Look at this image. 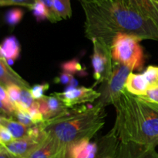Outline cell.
Segmentation results:
<instances>
[{"label": "cell", "instance_id": "4316f807", "mask_svg": "<svg viewBox=\"0 0 158 158\" xmlns=\"http://www.w3.org/2000/svg\"><path fill=\"white\" fill-rule=\"evenodd\" d=\"M49 88L48 83H42L35 85L30 89V93L35 100H39L44 96V93Z\"/></svg>", "mask_w": 158, "mask_h": 158}, {"label": "cell", "instance_id": "44dd1931", "mask_svg": "<svg viewBox=\"0 0 158 158\" xmlns=\"http://www.w3.org/2000/svg\"><path fill=\"white\" fill-rule=\"evenodd\" d=\"M23 15H24V12L21 9L14 8V9H9L5 14V22L9 26H15L21 22Z\"/></svg>", "mask_w": 158, "mask_h": 158}, {"label": "cell", "instance_id": "7402d4cb", "mask_svg": "<svg viewBox=\"0 0 158 158\" xmlns=\"http://www.w3.org/2000/svg\"><path fill=\"white\" fill-rule=\"evenodd\" d=\"M37 22H41L45 20H49V14L46 6L40 0H37L30 9Z\"/></svg>", "mask_w": 158, "mask_h": 158}, {"label": "cell", "instance_id": "d6a6232c", "mask_svg": "<svg viewBox=\"0 0 158 158\" xmlns=\"http://www.w3.org/2000/svg\"><path fill=\"white\" fill-rule=\"evenodd\" d=\"M139 97L144 99V100L158 104V88H157V89L148 90L145 95L139 96Z\"/></svg>", "mask_w": 158, "mask_h": 158}, {"label": "cell", "instance_id": "ba28073f", "mask_svg": "<svg viewBox=\"0 0 158 158\" xmlns=\"http://www.w3.org/2000/svg\"><path fill=\"white\" fill-rule=\"evenodd\" d=\"M25 158H68V146L47 133L41 144Z\"/></svg>", "mask_w": 158, "mask_h": 158}, {"label": "cell", "instance_id": "2e32d148", "mask_svg": "<svg viewBox=\"0 0 158 158\" xmlns=\"http://www.w3.org/2000/svg\"><path fill=\"white\" fill-rule=\"evenodd\" d=\"M0 109L1 116L12 118L17 108L9 99L7 90L2 85H0Z\"/></svg>", "mask_w": 158, "mask_h": 158}, {"label": "cell", "instance_id": "8d00e7d4", "mask_svg": "<svg viewBox=\"0 0 158 158\" xmlns=\"http://www.w3.org/2000/svg\"><path fill=\"white\" fill-rule=\"evenodd\" d=\"M80 2H101L103 0H80Z\"/></svg>", "mask_w": 158, "mask_h": 158}, {"label": "cell", "instance_id": "f1b7e54d", "mask_svg": "<svg viewBox=\"0 0 158 158\" xmlns=\"http://www.w3.org/2000/svg\"><path fill=\"white\" fill-rule=\"evenodd\" d=\"M40 2L43 3L46 6V9H47L48 12L49 14V21L51 23H56V22L60 21V18L57 15L56 13L55 9H54L53 6V0H40Z\"/></svg>", "mask_w": 158, "mask_h": 158}, {"label": "cell", "instance_id": "3957f363", "mask_svg": "<svg viewBox=\"0 0 158 158\" xmlns=\"http://www.w3.org/2000/svg\"><path fill=\"white\" fill-rule=\"evenodd\" d=\"M106 116L105 106L98 102L94 106H76L40 124L48 134L69 146L82 139H92L104 125Z\"/></svg>", "mask_w": 158, "mask_h": 158}, {"label": "cell", "instance_id": "4dcf8cb0", "mask_svg": "<svg viewBox=\"0 0 158 158\" xmlns=\"http://www.w3.org/2000/svg\"><path fill=\"white\" fill-rule=\"evenodd\" d=\"M73 77H74L73 74L63 71V72L61 73L58 77L54 78L53 81L54 83L56 84H60V85H68V86H69V84H70L71 80H72Z\"/></svg>", "mask_w": 158, "mask_h": 158}, {"label": "cell", "instance_id": "7c38bea8", "mask_svg": "<svg viewBox=\"0 0 158 158\" xmlns=\"http://www.w3.org/2000/svg\"><path fill=\"white\" fill-rule=\"evenodd\" d=\"M21 51L20 43L14 36H9L3 40L0 46L1 57L6 60L9 64L13 63L19 58Z\"/></svg>", "mask_w": 158, "mask_h": 158}, {"label": "cell", "instance_id": "52a82bcc", "mask_svg": "<svg viewBox=\"0 0 158 158\" xmlns=\"http://www.w3.org/2000/svg\"><path fill=\"white\" fill-rule=\"evenodd\" d=\"M52 94L60 99L67 108H73L82 104L94 102L100 99L101 94L93 88L81 86L80 88H68L63 92H54Z\"/></svg>", "mask_w": 158, "mask_h": 158}, {"label": "cell", "instance_id": "9c48e42d", "mask_svg": "<svg viewBox=\"0 0 158 158\" xmlns=\"http://www.w3.org/2000/svg\"><path fill=\"white\" fill-rule=\"evenodd\" d=\"M41 143L30 136H26L23 138L14 139L12 142L2 146L12 154L20 158H25L35 150Z\"/></svg>", "mask_w": 158, "mask_h": 158}, {"label": "cell", "instance_id": "cb8c5ba5", "mask_svg": "<svg viewBox=\"0 0 158 158\" xmlns=\"http://www.w3.org/2000/svg\"><path fill=\"white\" fill-rule=\"evenodd\" d=\"M28 113L29 114L31 119H32V122L34 124H40L41 122H44L45 119L43 117V114H42L41 111L40 109V106H39V102L37 100L34 101L33 104L31 105L30 108L28 109Z\"/></svg>", "mask_w": 158, "mask_h": 158}, {"label": "cell", "instance_id": "836d02e7", "mask_svg": "<svg viewBox=\"0 0 158 158\" xmlns=\"http://www.w3.org/2000/svg\"><path fill=\"white\" fill-rule=\"evenodd\" d=\"M107 156H112L110 151L104 144L100 143V145H98V153L97 158H106Z\"/></svg>", "mask_w": 158, "mask_h": 158}, {"label": "cell", "instance_id": "d4e9b609", "mask_svg": "<svg viewBox=\"0 0 158 158\" xmlns=\"http://www.w3.org/2000/svg\"><path fill=\"white\" fill-rule=\"evenodd\" d=\"M12 118L27 127H30L32 125H35L32 122V119H31L29 114L28 113L27 111H23V110L17 108Z\"/></svg>", "mask_w": 158, "mask_h": 158}, {"label": "cell", "instance_id": "7a4b0ae2", "mask_svg": "<svg viewBox=\"0 0 158 158\" xmlns=\"http://www.w3.org/2000/svg\"><path fill=\"white\" fill-rule=\"evenodd\" d=\"M114 106L117 116L110 133L119 144L155 149L158 144V104L124 88Z\"/></svg>", "mask_w": 158, "mask_h": 158}, {"label": "cell", "instance_id": "277c9868", "mask_svg": "<svg viewBox=\"0 0 158 158\" xmlns=\"http://www.w3.org/2000/svg\"><path fill=\"white\" fill-rule=\"evenodd\" d=\"M140 41L137 37L128 34H118L111 44L114 61L123 64L133 71H141L144 64V55Z\"/></svg>", "mask_w": 158, "mask_h": 158}, {"label": "cell", "instance_id": "30bf717a", "mask_svg": "<svg viewBox=\"0 0 158 158\" xmlns=\"http://www.w3.org/2000/svg\"><path fill=\"white\" fill-rule=\"evenodd\" d=\"M15 85L23 89H31V86L25 79L15 72L5 59L0 57V85L4 87Z\"/></svg>", "mask_w": 158, "mask_h": 158}, {"label": "cell", "instance_id": "603a6c76", "mask_svg": "<svg viewBox=\"0 0 158 158\" xmlns=\"http://www.w3.org/2000/svg\"><path fill=\"white\" fill-rule=\"evenodd\" d=\"M35 99L30 93V90L22 89L21 95H20L19 102L16 105V108L23 111H28L31 105L33 104Z\"/></svg>", "mask_w": 158, "mask_h": 158}, {"label": "cell", "instance_id": "83f0119b", "mask_svg": "<svg viewBox=\"0 0 158 158\" xmlns=\"http://www.w3.org/2000/svg\"><path fill=\"white\" fill-rule=\"evenodd\" d=\"M5 88L7 90L8 95H9V98L11 100V102L16 106L17 103L19 102V99L20 98V95H21V91L23 88H21L19 86L15 85H9V86L5 87Z\"/></svg>", "mask_w": 158, "mask_h": 158}, {"label": "cell", "instance_id": "ffe728a7", "mask_svg": "<svg viewBox=\"0 0 158 158\" xmlns=\"http://www.w3.org/2000/svg\"><path fill=\"white\" fill-rule=\"evenodd\" d=\"M143 76L148 84L149 90L158 88V67L150 65L143 72Z\"/></svg>", "mask_w": 158, "mask_h": 158}, {"label": "cell", "instance_id": "e575fe53", "mask_svg": "<svg viewBox=\"0 0 158 158\" xmlns=\"http://www.w3.org/2000/svg\"><path fill=\"white\" fill-rule=\"evenodd\" d=\"M0 158H20L15 155L12 154L10 152L8 151L5 147L1 145L0 147Z\"/></svg>", "mask_w": 158, "mask_h": 158}, {"label": "cell", "instance_id": "e0dca14e", "mask_svg": "<svg viewBox=\"0 0 158 158\" xmlns=\"http://www.w3.org/2000/svg\"><path fill=\"white\" fill-rule=\"evenodd\" d=\"M43 98L46 100V105H47L48 109L50 114V119L60 116L62 113L68 110V108L65 105V104L56 96L51 94L50 96L44 95Z\"/></svg>", "mask_w": 158, "mask_h": 158}, {"label": "cell", "instance_id": "d590c367", "mask_svg": "<svg viewBox=\"0 0 158 158\" xmlns=\"http://www.w3.org/2000/svg\"><path fill=\"white\" fill-rule=\"evenodd\" d=\"M69 86L72 87V88H77V86H78V81H77V79H75L73 77V78L71 80L70 84H69Z\"/></svg>", "mask_w": 158, "mask_h": 158}, {"label": "cell", "instance_id": "8fae6325", "mask_svg": "<svg viewBox=\"0 0 158 158\" xmlns=\"http://www.w3.org/2000/svg\"><path fill=\"white\" fill-rule=\"evenodd\" d=\"M84 139L68 146V158H97L98 144Z\"/></svg>", "mask_w": 158, "mask_h": 158}, {"label": "cell", "instance_id": "6da1fadb", "mask_svg": "<svg viewBox=\"0 0 158 158\" xmlns=\"http://www.w3.org/2000/svg\"><path fill=\"white\" fill-rule=\"evenodd\" d=\"M85 14V35L91 41L100 40L111 46L118 34L139 40L158 41V25L140 14L125 0L80 2Z\"/></svg>", "mask_w": 158, "mask_h": 158}, {"label": "cell", "instance_id": "f35d334b", "mask_svg": "<svg viewBox=\"0 0 158 158\" xmlns=\"http://www.w3.org/2000/svg\"><path fill=\"white\" fill-rule=\"evenodd\" d=\"M155 1H156V2H158V0H155Z\"/></svg>", "mask_w": 158, "mask_h": 158}, {"label": "cell", "instance_id": "9a60e30c", "mask_svg": "<svg viewBox=\"0 0 158 158\" xmlns=\"http://www.w3.org/2000/svg\"><path fill=\"white\" fill-rule=\"evenodd\" d=\"M0 125H2L9 130L14 137V139H20L27 136L28 129L23 124L10 117L0 116Z\"/></svg>", "mask_w": 158, "mask_h": 158}, {"label": "cell", "instance_id": "74e56055", "mask_svg": "<svg viewBox=\"0 0 158 158\" xmlns=\"http://www.w3.org/2000/svg\"><path fill=\"white\" fill-rule=\"evenodd\" d=\"M106 158H114V157H112V156H107Z\"/></svg>", "mask_w": 158, "mask_h": 158}, {"label": "cell", "instance_id": "f546056e", "mask_svg": "<svg viewBox=\"0 0 158 158\" xmlns=\"http://www.w3.org/2000/svg\"><path fill=\"white\" fill-rule=\"evenodd\" d=\"M14 137L10 132L2 125H0V143L5 145L14 140Z\"/></svg>", "mask_w": 158, "mask_h": 158}, {"label": "cell", "instance_id": "484cf974", "mask_svg": "<svg viewBox=\"0 0 158 158\" xmlns=\"http://www.w3.org/2000/svg\"><path fill=\"white\" fill-rule=\"evenodd\" d=\"M37 0H0V6H19L31 9Z\"/></svg>", "mask_w": 158, "mask_h": 158}, {"label": "cell", "instance_id": "ac0fdd59", "mask_svg": "<svg viewBox=\"0 0 158 158\" xmlns=\"http://www.w3.org/2000/svg\"><path fill=\"white\" fill-rule=\"evenodd\" d=\"M61 68L65 72L69 73L71 74H77L80 77H84L87 74L86 68L81 64L78 59H72L61 64Z\"/></svg>", "mask_w": 158, "mask_h": 158}, {"label": "cell", "instance_id": "5b68a950", "mask_svg": "<svg viewBox=\"0 0 158 158\" xmlns=\"http://www.w3.org/2000/svg\"><path fill=\"white\" fill-rule=\"evenodd\" d=\"M133 71L129 67L114 61V71L110 77L108 81L102 83L103 85L99 91L101 94L99 102L105 107L109 105H114L124 90L128 76Z\"/></svg>", "mask_w": 158, "mask_h": 158}, {"label": "cell", "instance_id": "1f68e13d", "mask_svg": "<svg viewBox=\"0 0 158 158\" xmlns=\"http://www.w3.org/2000/svg\"><path fill=\"white\" fill-rule=\"evenodd\" d=\"M132 158H158V153L155 149H146L140 151Z\"/></svg>", "mask_w": 158, "mask_h": 158}, {"label": "cell", "instance_id": "5bb4252c", "mask_svg": "<svg viewBox=\"0 0 158 158\" xmlns=\"http://www.w3.org/2000/svg\"><path fill=\"white\" fill-rule=\"evenodd\" d=\"M125 88L132 94L137 96L145 95L149 90L148 84L143 74L131 72L127 79Z\"/></svg>", "mask_w": 158, "mask_h": 158}, {"label": "cell", "instance_id": "d6986e66", "mask_svg": "<svg viewBox=\"0 0 158 158\" xmlns=\"http://www.w3.org/2000/svg\"><path fill=\"white\" fill-rule=\"evenodd\" d=\"M54 9L60 20H67L72 16L70 0H53Z\"/></svg>", "mask_w": 158, "mask_h": 158}, {"label": "cell", "instance_id": "8992f818", "mask_svg": "<svg viewBox=\"0 0 158 158\" xmlns=\"http://www.w3.org/2000/svg\"><path fill=\"white\" fill-rule=\"evenodd\" d=\"M92 43L94 48L91 62L96 85L109 80L114 71V60L110 46L97 40H92Z\"/></svg>", "mask_w": 158, "mask_h": 158}, {"label": "cell", "instance_id": "4fadbf2b", "mask_svg": "<svg viewBox=\"0 0 158 158\" xmlns=\"http://www.w3.org/2000/svg\"><path fill=\"white\" fill-rule=\"evenodd\" d=\"M137 12L158 25V2L155 0H125Z\"/></svg>", "mask_w": 158, "mask_h": 158}]
</instances>
